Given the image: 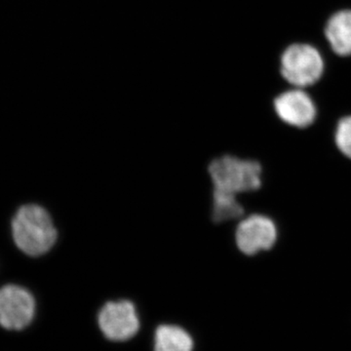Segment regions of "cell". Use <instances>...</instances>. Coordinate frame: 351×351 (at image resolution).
Wrapping results in <instances>:
<instances>
[{
	"label": "cell",
	"mask_w": 351,
	"mask_h": 351,
	"mask_svg": "<svg viewBox=\"0 0 351 351\" xmlns=\"http://www.w3.org/2000/svg\"><path fill=\"white\" fill-rule=\"evenodd\" d=\"M14 242L31 257L49 252L57 240V230L49 213L36 204L19 208L11 223Z\"/></svg>",
	"instance_id": "cell-1"
},
{
	"label": "cell",
	"mask_w": 351,
	"mask_h": 351,
	"mask_svg": "<svg viewBox=\"0 0 351 351\" xmlns=\"http://www.w3.org/2000/svg\"><path fill=\"white\" fill-rule=\"evenodd\" d=\"M213 191L237 195L255 193L262 189L263 166L258 159L226 154L210 163Z\"/></svg>",
	"instance_id": "cell-2"
},
{
	"label": "cell",
	"mask_w": 351,
	"mask_h": 351,
	"mask_svg": "<svg viewBox=\"0 0 351 351\" xmlns=\"http://www.w3.org/2000/svg\"><path fill=\"white\" fill-rule=\"evenodd\" d=\"M276 221L269 215L254 212L240 219L234 232L237 250L245 257L252 258L269 252L278 241Z\"/></svg>",
	"instance_id": "cell-3"
},
{
	"label": "cell",
	"mask_w": 351,
	"mask_h": 351,
	"mask_svg": "<svg viewBox=\"0 0 351 351\" xmlns=\"http://www.w3.org/2000/svg\"><path fill=\"white\" fill-rule=\"evenodd\" d=\"M324 71L319 51L308 44L289 46L281 57V73L291 84L304 88L317 82Z\"/></svg>",
	"instance_id": "cell-4"
},
{
	"label": "cell",
	"mask_w": 351,
	"mask_h": 351,
	"mask_svg": "<svg viewBox=\"0 0 351 351\" xmlns=\"http://www.w3.org/2000/svg\"><path fill=\"white\" fill-rule=\"evenodd\" d=\"M99 329L106 339L114 343L130 341L141 329L135 304L127 300L108 302L98 313Z\"/></svg>",
	"instance_id": "cell-5"
},
{
	"label": "cell",
	"mask_w": 351,
	"mask_h": 351,
	"mask_svg": "<svg viewBox=\"0 0 351 351\" xmlns=\"http://www.w3.org/2000/svg\"><path fill=\"white\" fill-rule=\"evenodd\" d=\"M36 302L27 289L15 284L0 288V326L8 331H23L32 324Z\"/></svg>",
	"instance_id": "cell-6"
},
{
	"label": "cell",
	"mask_w": 351,
	"mask_h": 351,
	"mask_svg": "<svg viewBox=\"0 0 351 351\" xmlns=\"http://www.w3.org/2000/svg\"><path fill=\"white\" fill-rule=\"evenodd\" d=\"M277 117L286 125L306 130L313 126L317 117V108L308 94L301 89L289 90L274 101Z\"/></svg>",
	"instance_id": "cell-7"
},
{
	"label": "cell",
	"mask_w": 351,
	"mask_h": 351,
	"mask_svg": "<svg viewBox=\"0 0 351 351\" xmlns=\"http://www.w3.org/2000/svg\"><path fill=\"white\" fill-rule=\"evenodd\" d=\"M327 40L339 56L351 55V10H341L332 16L325 29Z\"/></svg>",
	"instance_id": "cell-8"
},
{
	"label": "cell",
	"mask_w": 351,
	"mask_h": 351,
	"mask_svg": "<svg viewBox=\"0 0 351 351\" xmlns=\"http://www.w3.org/2000/svg\"><path fill=\"white\" fill-rule=\"evenodd\" d=\"M195 339L184 328L162 324L154 335V351H193Z\"/></svg>",
	"instance_id": "cell-9"
},
{
	"label": "cell",
	"mask_w": 351,
	"mask_h": 351,
	"mask_svg": "<svg viewBox=\"0 0 351 351\" xmlns=\"http://www.w3.org/2000/svg\"><path fill=\"white\" fill-rule=\"evenodd\" d=\"M246 210L237 195L213 191L212 219L214 223H221L241 219L244 218Z\"/></svg>",
	"instance_id": "cell-10"
},
{
	"label": "cell",
	"mask_w": 351,
	"mask_h": 351,
	"mask_svg": "<svg viewBox=\"0 0 351 351\" xmlns=\"http://www.w3.org/2000/svg\"><path fill=\"white\" fill-rule=\"evenodd\" d=\"M332 138L339 154L351 161V114L337 122Z\"/></svg>",
	"instance_id": "cell-11"
}]
</instances>
